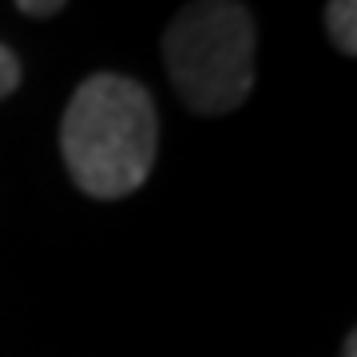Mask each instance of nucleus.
Returning a JSON list of instances; mask_svg holds the SVG:
<instances>
[{
  "mask_svg": "<svg viewBox=\"0 0 357 357\" xmlns=\"http://www.w3.org/2000/svg\"><path fill=\"white\" fill-rule=\"evenodd\" d=\"M159 151V115L151 91L119 72H96L72 91L60 119V155L88 199L139 191Z\"/></svg>",
  "mask_w": 357,
  "mask_h": 357,
  "instance_id": "nucleus-1",
  "label": "nucleus"
},
{
  "mask_svg": "<svg viewBox=\"0 0 357 357\" xmlns=\"http://www.w3.org/2000/svg\"><path fill=\"white\" fill-rule=\"evenodd\" d=\"M171 88L195 115H227L255 91V20L238 0H191L163 32Z\"/></svg>",
  "mask_w": 357,
  "mask_h": 357,
  "instance_id": "nucleus-2",
  "label": "nucleus"
},
{
  "mask_svg": "<svg viewBox=\"0 0 357 357\" xmlns=\"http://www.w3.org/2000/svg\"><path fill=\"white\" fill-rule=\"evenodd\" d=\"M326 32H330V44L342 56H354L357 52V0H330L326 4Z\"/></svg>",
  "mask_w": 357,
  "mask_h": 357,
  "instance_id": "nucleus-3",
  "label": "nucleus"
},
{
  "mask_svg": "<svg viewBox=\"0 0 357 357\" xmlns=\"http://www.w3.org/2000/svg\"><path fill=\"white\" fill-rule=\"evenodd\" d=\"M16 88H20V60H16L13 48H4V44H0V100H4V96H13Z\"/></svg>",
  "mask_w": 357,
  "mask_h": 357,
  "instance_id": "nucleus-4",
  "label": "nucleus"
},
{
  "mask_svg": "<svg viewBox=\"0 0 357 357\" xmlns=\"http://www.w3.org/2000/svg\"><path fill=\"white\" fill-rule=\"evenodd\" d=\"M64 4H68V0H16V8H20L24 16H36V20H44V16H56Z\"/></svg>",
  "mask_w": 357,
  "mask_h": 357,
  "instance_id": "nucleus-5",
  "label": "nucleus"
},
{
  "mask_svg": "<svg viewBox=\"0 0 357 357\" xmlns=\"http://www.w3.org/2000/svg\"><path fill=\"white\" fill-rule=\"evenodd\" d=\"M342 357H357V333H345V345H342Z\"/></svg>",
  "mask_w": 357,
  "mask_h": 357,
  "instance_id": "nucleus-6",
  "label": "nucleus"
}]
</instances>
